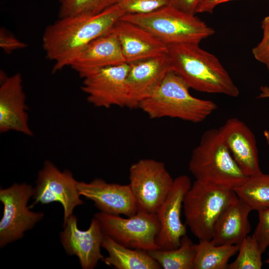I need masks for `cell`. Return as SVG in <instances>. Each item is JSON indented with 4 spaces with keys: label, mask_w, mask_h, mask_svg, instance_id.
<instances>
[{
    "label": "cell",
    "mask_w": 269,
    "mask_h": 269,
    "mask_svg": "<svg viewBox=\"0 0 269 269\" xmlns=\"http://www.w3.org/2000/svg\"><path fill=\"white\" fill-rule=\"evenodd\" d=\"M124 15L116 3L97 14L59 18L47 26L42 46L46 58L54 62L52 72L70 66L90 42L110 30Z\"/></svg>",
    "instance_id": "obj_1"
},
{
    "label": "cell",
    "mask_w": 269,
    "mask_h": 269,
    "mask_svg": "<svg viewBox=\"0 0 269 269\" xmlns=\"http://www.w3.org/2000/svg\"><path fill=\"white\" fill-rule=\"evenodd\" d=\"M170 67L190 88L196 91L224 94L232 97L239 90L230 75L214 55L197 43L168 46Z\"/></svg>",
    "instance_id": "obj_2"
},
{
    "label": "cell",
    "mask_w": 269,
    "mask_h": 269,
    "mask_svg": "<svg viewBox=\"0 0 269 269\" xmlns=\"http://www.w3.org/2000/svg\"><path fill=\"white\" fill-rule=\"evenodd\" d=\"M185 81L170 70L155 92L138 108L150 119L171 118L194 123L203 121L217 108L214 102L199 99L189 93Z\"/></svg>",
    "instance_id": "obj_3"
},
{
    "label": "cell",
    "mask_w": 269,
    "mask_h": 269,
    "mask_svg": "<svg viewBox=\"0 0 269 269\" xmlns=\"http://www.w3.org/2000/svg\"><path fill=\"white\" fill-rule=\"evenodd\" d=\"M188 168L196 180L233 190L248 178L216 129L203 133L199 144L192 151Z\"/></svg>",
    "instance_id": "obj_4"
},
{
    "label": "cell",
    "mask_w": 269,
    "mask_h": 269,
    "mask_svg": "<svg viewBox=\"0 0 269 269\" xmlns=\"http://www.w3.org/2000/svg\"><path fill=\"white\" fill-rule=\"evenodd\" d=\"M120 19L144 28L167 46L199 44L215 33L195 14L184 12L170 4L148 13L126 14Z\"/></svg>",
    "instance_id": "obj_5"
},
{
    "label": "cell",
    "mask_w": 269,
    "mask_h": 269,
    "mask_svg": "<svg viewBox=\"0 0 269 269\" xmlns=\"http://www.w3.org/2000/svg\"><path fill=\"white\" fill-rule=\"evenodd\" d=\"M237 197L232 189L195 180L183 199L185 224L199 240H211L219 217Z\"/></svg>",
    "instance_id": "obj_6"
},
{
    "label": "cell",
    "mask_w": 269,
    "mask_h": 269,
    "mask_svg": "<svg viewBox=\"0 0 269 269\" xmlns=\"http://www.w3.org/2000/svg\"><path fill=\"white\" fill-rule=\"evenodd\" d=\"M33 194V187L25 182L0 188V201L3 205L0 221V249L22 238L26 231L43 218V212L31 211L27 206Z\"/></svg>",
    "instance_id": "obj_7"
},
{
    "label": "cell",
    "mask_w": 269,
    "mask_h": 269,
    "mask_svg": "<svg viewBox=\"0 0 269 269\" xmlns=\"http://www.w3.org/2000/svg\"><path fill=\"white\" fill-rule=\"evenodd\" d=\"M173 180L162 162L144 158L133 163L129 168V185L138 211L156 214L169 194Z\"/></svg>",
    "instance_id": "obj_8"
},
{
    "label": "cell",
    "mask_w": 269,
    "mask_h": 269,
    "mask_svg": "<svg viewBox=\"0 0 269 269\" xmlns=\"http://www.w3.org/2000/svg\"><path fill=\"white\" fill-rule=\"evenodd\" d=\"M94 217L99 222L105 235L124 246L146 251L158 249L156 238L160 224L156 214L138 211L125 218L99 212Z\"/></svg>",
    "instance_id": "obj_9"
},
{
    "label": "cell",
    "mask_w": 269,
    "mask_h": 269,
    "mask_svg": "<svg viewBox=\"0 0 269 269\" xmlns=\"http://www.w3.org/2000/svg\"><path fill=\"white\" fill-rule=\"evenodd\" d=\"M33 187L34 201L30 207L38 203L47 204L57 202L63 209V223L73 214L74 209L83 204L77 188V181L72 173L61 171L50 160H46L38 172Z\"/></svg>",
    "instance_id": "obj_10"
},
{
    "label": "cell",
    "mask_w": 269,
    "mask_h": 269,
    "mask_svg": "<svg viewBox=\"0 0 269 269\" xmlns=\"http://www.w3.org/2000/svg\"><path fill=\"white\" fill-rule=\"evenodd\" d=\"M129 69V64L124 63L96 70L83 78L81 89L88 102L98 108H126Z\"/></svg>",
    "instance_id": "obj_11"
},
{
    "label": "cell",
    "mask_w": 269,
    "mask_h": 269,
    "mask_svg": "<svg viewBox=\"0 0 269 269\" xmlns=\"http://www.w3.org/2000/svg\"><path fill=\"white\" fill-rule=\"evenodd\" d=\"M189 177L181 175L174 179L172 188L156 213L160 224L156 238L158 249L170 250L178 248L186 235V225L181 220L184 198L191 186Z\"/></svg>",
    "instance_id": "obj_12"
},
{
    "label": "cell",
    "mask_w": 269,
    "mask_h": 269,
    "mask_svg": "<svg viewBox=\"0 0 269 269\" xmlns=\"http://www.w3.org/2000/svg\"><path fill=\"white\" fill-rule=\"evenodd\" d=\"M63 227L59 237L66 253L76 256L82 269L95 268L104 258L101 252L104 234L98 220L94 217L88 229L81 230L77 216L73 214L63 223Z\"/></svg>",
    "instance_id": "obj_13"
},
{
    "label": "cell",
    "mask_w": 269,
    "mask_h": 269,
    "mask_svg": "<svg viewBox=\"0 0 269 269\" xmlns=\"http://www.w3.org/2000/svg\"><path fill=\"white\" fill-rule=\"evenodd\" d=\"M129 64L126 108L134 109L155 92L171 69L167 53Z\"/></svg>",
    "instance_id": "obj_14"
},
{
    "label": "cell",
    "mask_w": 269,
    "mask_h": 269,
    "mask_svg": "<svg viewBox=\"0 0 269 269\" xmlns=\"http://www.w3.org/2000/svg\"><path fill=\"white\" fill-rule=\"evenodd\" d=\"M77 188L80 195L92 201L100 212L131 217L138 211L129 184L108 183L96 178L90 182L78 181Z\"/></svg>",
    "instance_id": "obj_15"
},
{
    "label": "cell",
    "mask_w": 269,
    "mask_h": 269,
    "mask_svg": "<svg viewBox=\"0 0 269 269\" xmlns=\"http://www.w3.org/2000/svg\"><path fill=\"white\" fill-rule=\"evenodd\" d=\"M0 86V132L14 131L27 136L33 133L28 125L26 96L20 73L3 78Z\"/></svg>",
    "instance_id": "obj_16"
},
{
    "label": "cell",
    "mask_w": 269,
    "mask_h": 269,
    "mask_svg": "<svg viewBox=\"0 0 269 269\" xmlns=\"http://www.w3.org/2000/svg\"><path fill=\"white\" fill-rule=\"evenodd\" d=\"M235 161L247 176L261 173L255 136L242 121L230 118L219 129Z\"/></svg>",
    "instance_id": "obj_17"
},
{
    "label": "cell",
    "mask_w": 269,
    "mask_h": 269,
    "mask_svg": "<svg viewBox=\"0 0 269 269\" xmlns=\"http://www.w3.org/2000/svg\"><path fill=\"white\" fill-rule=\"evenodd\" d=\"M113 29L128 63L167 53V45L151 32L135 23L120 19Z\"/></svg>",
    "instance_id": "obj_18"
},
{
    "label": "cell",
    "mask_w": 269,
    "mask_h": 269,
    "mask_svg": "<svg viewBox=\"0 0 269 269\" xmlns=\"http://www.w3.org/2000/svg\"><path fill=\"white\" fill-rule=\"evenodd\" d=\"M127 63L113 28L90 42L70 66L83 78L101 68Z\"/></svg>",
    "instance_id": "obj_19"
},
{
    "label": "cell",
    "mask_w": 269,
    "mask_h": 269,
    "mask_svg": "<svg viewBox=\"0 0 269 269\" xmlns=\"http://www.w3.org/2000/svg\"><path fill=\"white\" fill-rule=\"evenodd\" d=\"M252 211L247 203L237 197L217 219L211 242L215 245H240L250 232L249 215Z\"/></svg>",
    "instance_id": "obj_20"
},
{
    "label": "cell",
    "mask_w": 269,
    "mask_h": 269,
    "mask_svg": "<svg viewBox=\"0 0 269 269\" xmlns=\"http://www.w3.org/2000/svg\"><path fill=\"white\" fill-rule=\"evenodd\" d=\"M102 248L108 256L102 261L117 269H161V266L147 251L122 245L110 237L104 236Z\"/></svg>",
    "instance_id": "obj_21"
},
{
    "label": "cell",
    "mask_w": 269,
    "mask_h": 269,
    "mask_svg": "<svg viewBox=\"0 0 269 269\" xmlns=\"http://www.w3.org/2000/svg\"><path fill=\"white\" fill-rule=\"evenodd\" d=\"M240 245H215L210 240H199L195 244L193 269H227L230 259L239 251Z\"/></svg>",
    "instance_id": "obj_22"
},
{
    "label": "cell",
    "mask_w": 269,
    "mask_h": 269,
    "mask_svg": "<svg viewBox=\"0 0 269 269\" xmlns=\"http://www.w3.org/2000/svg\"><path fill=\"white\" fill-rule=\"evenodd\" d=\"M163 269H193L196 256L195 244L187 236L183 237L180 246L175 249H157L147 251Z\"/></svg>",
    "instance_id": "obj_23"
},
{
    "label": "cell",
    "mask_w": 269,
    "mask_h": 269,
    "mask_svg": "<svg viewBox=\"0 0 269 269\" xmlns=\"http://www.w3.org/2000/svg\"><path fill=\"white\" fill-rule=\"evenodd\" d=\"M238 197L258 212L269 209V174L263 172L249 176L233 189Z\"/></svg>",
    "instance_id": "obj_24"
},
{
    "label": "cell",
    "mask_w": 269,
    "mask_h": 269,
    "mask_svg": "<svg viewBox=\"0 0 269 269\" xmlns=\"http://www.w3.org/2000/svg\"><path fill=\"white\" fill-rule=\"evenodd\" d=\"M118 0H58L59 18L95 15L116 4Z\"/></svg>",
    "instance_id": "obj_25"
},
{
    "label": "cell",
    "mask_w": 269,
    "mask_h": 269,
    "mask_svg": "<svg viewBox=\"0 0 269 269\" xmlns=\"http://www.w3.org/2000/svg\"><path fill=\"white\" fill-rule=\"evenodd\" d=\"M236 260L228 264L229 269H261L263 254L256 240L248 235L240 245Z\"/></svg>",
    "instance_id": "obj_26"
},
{
    "label": "cell",
    "mask_w": 269,
    "mask_h": 269,
    "mask_svg": "<svg viewBox=\"0 0 269 269\" xmlns=\"http://www.w3.org/2000/svg\"><path fill=\"white\" fill-rule=\"evenodd\" d=\"M126 14L148 13L170 4L169 0H118Z\"/></svg>",
    "instance_id": "obj_27"
},
{
    "label": "cell",
    "mask_w": 269,
    "mask_h": 269,
    "mask_svg": "<svg viewBox=\"0 0 269 269\" xmlns=\"http://www.w3.org/2000/svg\"><path fill=\"white\" fill-rule=\"evenodd\" d=\"M259 222L252 235L264 253L269 246V209L259 212Z\"/></svg>",
    "instance_id": "obj_28"
},
{
    "label": "cell",
    "mask_w": 269,
    "mask_h": 269,
    "mask_svg": "<svg viewBox=\"0 0 269 269\" xmlns=\"http://www.w3.org/2000/svg\"><path fill=\"white\" fill-rule=\"evenodd\" d=\"M261 27L263 36L261 42L252 49L254 57L267 66L269 73V16L263 20Z\"/></svg>",
    "instance_id": "obj_29"
},
{
    "label": "cell",
    "mask_w": 269,
    "mask_h": 269,
    "mask_svg": "<svg viewBox=\"0 0 269 269\" xmlns=\"http://www.w3.org/2000/svg\"><path fill=\"white\" fill-rule=\"evenodd\" d=\"M27 45L20 41L14 35L9 33L3 28L0 30V47L6 53L25 48Z\"/></svg>",
    "instance_id": "obj_30"
},
{
    "label": "cell",
    "mask_w": 269,
    "mask_h": 269,
    "mask_svg": "<svg viewBox=\"0 0 269 269\" xmlns=\"http://www.w3.org/2000/svg\"><path fill=\"white\" fill-rule=\"evenodd\" d=\"M202 0H169L170 5L184 12L195 15Z\"/></svg>",
    "instance_id": "obj_31"
},
{
    "label": "cell",
    "mask_w": 269,
    "mask_h": 269,
    "mask_svg": "<svg viewBox=\"0 0 269 269\" xmlns=\"http://www.w3.org/2000/svg\"><path fill=\"white\" fill-rule=\"evenodd\" d=\"M236 0H202L198 5L196 13L208 12L211 13L218 5Z\"/></svg>",
    "instance_id": "obj_32"
},
{
    "label": "cell",
    "mask_w": 269,
    "mask_h": 269,
    "mask_svg": "<svg viewBox=\"0 0 269 269\" xmlns=\"http://www.w3.org/2000/svg\"><path fill=\"white\" fill-rule=\"evenodd\" d=\"M267 262L269 263V261H267Z\"/></svg>",
    "instance_id": "obj_33"
},
{
    "label": "cell",
    "mask_w": 269,
    "mask_h": 269,
    "mask_svg": "<svg viewBox=\"0 0 269 269\" xmlns=\"http://www.w3.org/2000/svg\"><path fill=\"white\" fill-rule=\"evenodd\" d=\"M268 96H269V95Z\"/></svg>",
    "instance_id": "obj_34"
}]
</instances>
